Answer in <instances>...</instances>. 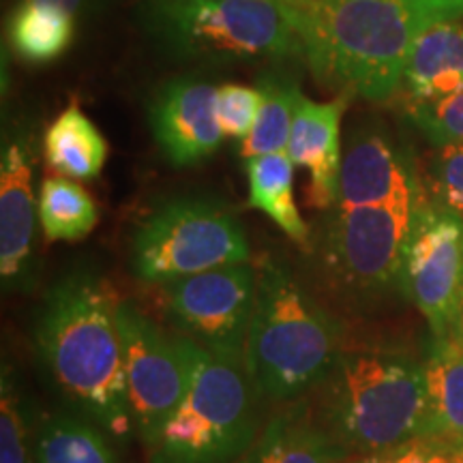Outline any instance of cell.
<instances>
[{
	"instance_id": "1",
	"label": "cell",
	"mask_w": 463,
	"mask_h": 463,
	"mask_svg": "<svg viewBox=\"0 0 463 463\" xmlns=\"http://www.w3.org/2000/svg\"><path fill=\"white\" fill-rule=\"evenodd\" d=\"M114 289L92 270L61 277L45 294L34 347L50 384L69 408L123 439L133 420L127 399Z\"/></svg>"
},
{
	"instance_id": "2",
	"label": "cell",
	"mask_w": 463,
	"mask_h": 463,
	"mask_svg": "<svg viewBox=\"0 0 463 463\" xmlns=\"http://www.w3.org/2000/svg\"><path fill=\"white\" fill-rule=\"evenodd\" d=\"M461 17L463 0H305L297 28L317 78L382 103L402 89L422 34Z\"/></svg>"
},
{
	"instance_id": "3",
	"label": "cell",
	"mask_w": 463,
	"mask_h": 463,
	"mask_svg": "<svg viewBox=\"0 0 463 463\" xmlns=\"http://www.w3.org/2000/svg\"><path fill=\"white\" fill-rule=\"evenodd\" d=\"M316 419L350 457L425 436V364L392 350H344L307 397Z\"/></svg>"
},
{
	"instance_id": "4",
	"label": "cell",
	"mask_w": 463,
	"mask_h": 463,
	"mask_svg": "<svg viewBox=\"0 0 463 463\" xmlns=\"http://www.w3.org/2000/svg\"><path fill=\"white\" fill-rule=\"evenodd\" d=\"M258 303L245 364L264 402L307 399L326 378L344 347V324L294 277L269 260L258 270Z\"/></svg>"
},
{
	"instance_id": "5",
	"label": "cell",
	"mask_w": 463,
	"mask_h": 463,
	"mask_svg": "<svg viewBox=\"0 0 463 463\" xmlns=\"http://www.w3.org/2000/svg\"><path fill=\"white\" fill-rule=\"evenodd\" d=\"M187 347L189 391L144 444L148 463H239L264 425L260 414L264 399L245 358L213 354L191 339Z\"/></svg>"
},
{
	"instance_id": "6",
	"label": "cell",
	"mask_w": 463,
	"mask_h": 463,
	"mask_svg": "<svg viewBox=\"0 0 463 463\" xmlns=\"http://www.w3.org/2000/svg\"><path fill=\"white\" fill-rule=\"evenodd\" d=\"M144 33L181 61L239 62L305 56L292 17L270 0H144Z\"/></svg>"
},
{
	"instance_id": "7",
	"label": "cell",
	"mask_w": 463,
	"mask_h": 463,
	"mask_svg": "<svg viewBox=\"0 0 463 463\" xmlns=\"http://www.w3.org/2000/svg\"><path fill=\"white\" fill-rule=\"evenodd\" d=\"M249 258L241 219L223 202L202 195L167 200L144 219L131 241L133 275L157 286Z\"/></svg>"
},
{
	"instance_id": "8",
	"label": "cell",
	"mask_w": 463,
	"mask_h": 463,
	"mask_svg": "<svg viewBox=\"0 0 463 463\" xmlns=\"http://www.w3.org/2000/svg\"><path fill=\"white\" fill-rule=\"evenodd\" d=\"M414 206H333L326 211L314 251L335 297L369 305L389 289H399Z\"/></svg>"
},
{
	"instance_id": "9",
	"label": "cell",
	"mask_w": 463,
	"mask_h": 463,
	"mask_svg": "<svg viewBox=\"0 0 463 463\" xmlns=\"http://www.w3.org/2000/svg\"><path fill=\"white\" fill-rule=\"evenodd\" d=\"M133 431L144 444L161 430L189 391L187 339L167 335L131 300L116 307Z\"/></svg>"
},
{
	"instance_id": "10",
	"label": "cell",
	"mask_w": 463,
	"mask_h": 463,
	"mask_svg": "<svg viewBox=\"0 0 463 463\" xmlns=\"http://www.w3.org/2000/svg\"><path fill=\"white\" fill-rule=\"evenodd\" d=\"M260 275L249 262L184 277L165 286L167 316L178 335L230 358H245Z\"/></svg>"
},
{
	"instance_id": "11",
	"label": "cell",
	"mask_w": 463,
	"mask_h": 463,
	"mask_svg": "<svg viewBox=\"0 0 463 463\" xmlns=\"http://www.w3.org/2000/svg\"><path fill=\"white\" fill-rule=\"evenodd\" d=\"M461 283L463 219L422 191L403 245L399 292L425 317L433 337L449 335Z\"/></svg>"
},
{
	"instance_id": "12",
	"label": "cell",
	"mask_w": 463,
	"mask_h": 463,
	"mask_svg": "<svg viewBox=\"0 0 463 463\" xmlns=\"http://www.w3.org/2000/svg\"><path fill=\"white\" fill-rule=\"evenodd\" d=\"M420 195L422 178L403 144L375 120L356 125L344 148L337 206L416 204Z\"/></svg>"
},
{
	"instance_id": "13",
	"label": "cell",
	"mask_w": 463,
	"mask_h": 463,
	"mask_svg": "<svg viewBox=\"0 0 463 463\" xmlns=\"http://www.w3.org/2000/svg\"><path fill=\"white\" fill-rule=\"evenodd\" d=\"M217 89L198 75H178L155 92L148 125L164 157L176 167L211 159L223 142L215 114Z\"/></svg>"
},
{
	"instance_id": "14",
	"label": "cell",
	"mask_w": 463,
	"mask_h": 463,
	"mask_svg": "<svg viewBox=\"0 0 463 463\" xmlns=\"http://www.w3.org/2000/svg\"><path fill=\"white\" fill-rule=\"evenodd\" d=\"M34 155L28 136L5 142L0 157V277L5 289L33 283V245L39 222L33 189Z\"/></svg>"
},
{
	"instance_id": "15",
	"label": "cell",
	"mask_w": 463,
	"mask_h": 463,
	"mask_svg": "<svg viewBox=\"0 0 463 463\" xmlns=\"http://www.w3.org/2000/svg\"><path fill=\"white\" fill-rule=\"evenodd\" d=\"M345 99L316 103L303 97L289 131L288 157L309 172V206L331 211L339 202L341 118Z\"/></svg>"
},
{
	"instance_id": "16",
	"label": "cell",
	"mask_w": 463,
	"mask_h": 463,
	"mask_svg": "<svg viewBox=\"0 0 463 463\" xmlns=\"http://www.w3.org/2000/svg\"><path fill=\"white\" fill-rule=\"evenodd\" d=\"M352 457L322 427L307 399L286 403L260 430L239 463H350Z\"/></svg>"
},
{
	"instance_id": "17",
	"label": "cell",
	"mask_w": 463,
	"mask_h": 463,
	"mask_svg": "<svg viewBox=\"0 0 463 463\" xmlns=\"http://www.w3.org/2000/svg\"><path fill=\"white\" fill-rule=\"evenodd\" d=\"M402 89L408 103L444 99L463 90V17L433 26L412 45Z\"/></svg>"
},
{
	"instance_id": "18",
	"label": "cell",
	"mask_w": 463,
	"mask_h": 463,
	"mask_svg": "<svg viewBox=\"0 0 463 463\" xmlns=\"http://www.w3.org/2000/svg\"><path fill=\"white\" fill-rule=\"evenodd\" d=\"M425 436L463 449V344L455 335L430 339L425 354Z\"/></svg>"
},
{
	"instance_id": "19",
	"label": "cell",
	"mask_w": 463,
	"mask_h": 463,
	"mask_svg": "<svg viewBox=\"0 0 463 463\" xmlns=\"http://www.w3.org/2000/svg\"><path fill=\"white\" fill-rule=\"evenodd\" d=\"M43 153L48 165L58 172V176H67L71 181H92L106 165L109 146L82 108L71 103L45 131Z\"/></svg>"
},
{
	"instance_id": "20",
	"label": "cell",
	"mask_w": 463,
	"mask_h": 463,
	"mask_svg": "<svg viewBox=\"0 0 463 463\" xmlns=\"http://www.w3.org/2000/svg\"><path fill=\"white\" fill-rule=\"evenodd\" d=\"M245 172L249 206L264 213L289 241L300 247H309L311 232L294 200V164L286 150L247 159Z\"/></svg>"
},
{
	"instance_id": "21",
	"label": "cell",
	"mask_w": 463,
	"mask_h": 463,
	"mask_svg": "<svg viewBox=\"0 0 463 463\" xmlns=\"http://www.w3.org/2000/svg\"><path fill=\"white\" fill-rule=\"evenodd\" d=\"M75 37V14L45 0H22L9 22L15 54L26 62L43 65L69 50Z\"/></svg>"
},
{
	"instance_id": "22",
	"label": "cell",
	"mask_w": 463,
	"mask_h": 463,
	"mask_svg": "<svg viewBox=\"0 0 463 463\" xmlns=\"http://www.w3.org/2000/svg\"><path fill=\"white\" fill-rule=\"evenodd\" d=\"M34 463H116V457L95 422L54 412L34 430Z\"/></svg>"
},
{
	"instance_id": "23",
	"label": "cell",
	"mask_w": 463,
	"mask_h": 463,
	"mask_svg": "<svg viewBox=\"0 0 463 463\" xmlns=\"http://www.w3.org/2000/svg\"><path fill=\"white\" fill-rule=\"evenodd\" d=\"M262 106L256 125L241 142V157L253 159L260 155L283 153L288 148L294 116L303 99L298 84L286 73L269 71L258 82Z\"/></svg>"
},
{
	"instance_id": "24",
	"label": "cell",
	"mask_w": 463,
	"mask_h": 463,
	"mask_svg": "<svg viewBox=\"0 0 463 463\" xmlns=\"http://www.w3.org/2000/svg\"><path fill=\"white\" fill-rule=\"evenodd\" d=\"M39 225L50 242H75L99 223V206L92 195L67 176L43 178L37 191Z\"/></svg>"
},
{
	"instance_id": "25",
	"label": "cell",
	"mask_w": 463,
	"mask_h": 463,
	"mask_svg": "<svg viewBox=\"0 0 463 463\" xmlns=\"http://www.w3.org/2000/svg\"><path fill=\"white\" fill-rule=\"evenodd\" d=\"M31 405L14 364L3 363L0 375V463H34Z\"/></svg>"
},
{
	"instance_id": "26",
	"label": "cell",
	"mask_w": 463,
	"mask_h": 463,
	"mask_svg": "<svg viewBox=\"0 0 463 463\" xmlns=\"http://www.w3.org/2000/svg\"><path fill=\"white\" fill-rule=\"evenodd\" d=\"M420 178L422 191L433 204L463 219V142L433 148Z\"/></svg>"
},
{
	"instance_id": "27",
	"label": "cell",
	"mask_w": 463,
	"mask_h": 463,
	"mask_svg": "<svg viewBox=\"0 0 463 463\" xmlns=\"http://www.w3.org/2000/svg\"><path fill=\"white\" fill-rule=\"evenodd\" d=\"M405 112L433 146L463 142V90L444 99L408 103Z\"/></svg>"
},
{
	"instance_id": "28",
	"label": "cell",
	"mask_w": 463,
	"mask_h": 463,
	"mask_svg": "<svg viewBox=\"0 0 463 463\" xmlns=\"http://www.w3.org/2000/svg\"><path fill=\"white\" fill-rule=\"evenodd\" d=\"M262 95L258 89L242 84H223L217 89L215 114L223 137L245 140L256 125Z\"/></svg>"
},
{
	"instance_id": "29",
	"label": "cell",
	"mask_w": 463,
	"mask_h": 463,
	"mask_svg": "<svg viewBox=\"0 0 463 463\" xmlns=\"http://www.w3.org/2000/svg\"><path fill=\"white\" fill-rule=\"evenodd\" d=\"M350 463H463V449L438 438L420 436L378 453L352 457Z\"/></svg>"
},
{
	"instance_id": "30",
	"label": "cell",
	"mask_w": 463,
	"mask_h": 463,
	"mask_svg": "<svg viewBox=\"0 0 463 463\" xmlns=\"http://www.w3.org/2000/svg\"><path fill=\"white\" fill-rule=\"evenodd\" d=\"M449 333L455 335V337L463 344V283H461V289H459V298H457L453 322H450V331Z\"/></svg>"
},
{
	"instance_id": "31",
	"label": "cell",
	"mask_w": 463,
	"mask_h": 463,
	"mask_svg": "<svg viewBox=\"0 0 463 463\" xmlns=\"http://www.w3.org/2000/svg\"><path fill=\"white\" fill-rule=\"evenodd\" d=\"M270 3L279 5V7H283L289 14V17H292V22L297 24V14L300 9H303L305 0H270Z\"/></svg>"
},
{
	"instance_id": "32",
	"label": "cell",
	"mask_w": 463,
	"mask_h": 463,
	"mask_svg": "<svg viewBox=\"0 0 463 463\" xmlns=\"http://www.w3.org/2000/svg\"><path fill=\"white\" fill-rule=\"evenodd\" d=\"M45 3H54V5H61V7H65L67 11H71V14H78V11L84 7V3H86V0H45Z\"/></svg>"
}]
</instances>
